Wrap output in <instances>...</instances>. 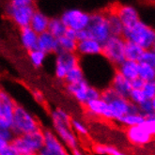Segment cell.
Instances as JSON below:
<instances>
[{
	"mask_svg": "<svg viewBox=\"0 0 155 155\" xmlns=\"http://www.w3.org/2000/svg\"><path fill=\"white\" fill-rule=\"evenodd\" d=\"M51 121L53 131L70 151L79 149V137L71 129V117L66 110L59 107L54 109Z\"/></svg>",
	"mask_w": 155,
	"mask_h": 155,
	"instance_id": "obj_1",
	"label": "cell"
},
{
	"mask_svg": "<svg viewBox=\"0 0 155 155\" xmlns=\"http://www.w3.org/2000/svg\"><path fill=\"white\" fill-rule=\"evenodd\" d=\"M36 10L37 6L32 0H12L6 5L7 16L20 29L29 26Z\"/></svg>",
	"mask_w": 155,
	"mask_h": 155,
	"instance_id": "obj_2",
	"label": "cell"
},
{
	"mask_svg": "<svg viewBox=\"0 0 155 155\" xmlns=\"http://www.w3.org/2000/svg\"><path fill=\"white\" fill-rule=\"evenodd\" d=\"M122 38L125 41L138 45L143 50H150L155 41V28L140 20L131 27H125Z\"/></svg>",
	"mask_w": 155,
	"mask_h": 155,
	"instance_id": "obj_3",
	"label": "cell"
},
{
	"mask_svg": "<svg viewBox=\"0 0 155 155\" xmlns=\"http://www.w3.org/2000/svg\"><path fill=\"white\" fill-rule=\"evenodd\" d=\"M40 129L42 128L38 118L25 106L17 104L12 124V131L14 135H24Z\"/></svg>",
	"mask_w": 155,
	"mask_h": 155,
	"instance_id": "obj_4",
	"label": "cell"
},
{
	"mask_svg": "<svg viewBox=\"0 0 155 155\" xmlns=\"http://www.w3.org/2000/svg\"><path fill=\"white\" fill-rule=\"evenodd\" d=\"M11 144L19 155L38 153L43 148L44 144L43 129L24 135H14Z\"/></svg>",
	"mask_w": 155,
	"mask_h": 155,
	"instance_id": "obj_5",
	"label": "cell"
},
{
	"mask_svg": "<svg viewBox=\"0 0 155 155\" xmlns=\"http://www.w3.org/2000/svg\"><path fill=\"white\" fill-rule=\"evenodd\" d=\"M87 38L94 40L101 44L104 43L111 34L109 31L105 12H96L90 13L89 23L86 28Z\"/></svg>",
	"mask_w": 155,
	"mask_h": 155,
	"instance_id": "obj_6",
	"label": "cell"
},
{
	"mask_svg": "<svg viewBox=\"0 0 155 155\" xmlns=\"http://www.w3.org/2000/svg\"><path fill=\"white\" fill-rule=\"evenodd\" d=\"M124 49L125 41L122 37L110 36L108 40L103 43L102 56L112 66L117 68L125 60Z\"/></svg>",
	"mask_w": 155,
	"mask_h": 155,
	"instance_id": "obj_7",
	"label": "cell"
},
{
	"mask_svg": "<svg viewBox=\"0 0 155 155\" xmlns=\"http://www.w3.org/2000/svg\"><path fill=\"white\" fill-rule=\"evenodd\" d=\"M65 87L67 92L83 106L90 101L101 98V90L91 86L86 79L76 84L65 85Z\"/></svg>",
	"mask_w": 155,
	"mask_h": 155,
	"instance_id": "obj_8",
	"label": "cell"
},
{
	"mask_svg": "<svg viewBox=\"0 0 155 155\" xmlns=\"http://www.w3.org/2000/svg\"><path fill=\"white\" fill-rule=\"evenodd\" d=\"M59 17L68 29L77 32L87 28L90 19V13L74 8L65 11Z\"/></svg>",
	"mask_w": 155,
	"mask_h": 155,
	"instance_id": "obj_9",
	"label": "cell"
},
{
	"mask_svg": "<svg viewBox=\"0 0 155 155\" xmlns=\"http://www.w3.org/2000/svg\"><path fill=\"white\" fill-rule=\"evenodd\" d=\"M80 65V57L76 53L58 52L54 59V76L59 81H64L67 72Z\"/></svg>",
	"mask_w": 155,
	"mask_h": 155,
	"instance_id": "obj_10",
	"label": "cell"
},
{
	"mask_svg": "<svg viewBox=\"0 0 155 155\" xmlns=\"http://www.w3.org/2000/svg\"><path fill=\"white\" fill-rule=\"evenodd\" d=\"M16 105L14 99L6 90L0 89V128L12 129Z\"/></svg>",
	"mask_w": 155,
	"mask_h": 155,
	"instance_id": "obj_11",
	"label": "cell"
},
{
	"mask_svg": "<svg viewBox=\"0 0 155 155\" xmlns=\"http://www.w3.org/2000/svg\"><path fill=\"white\" fill-rule=\"evenodd\" d=\"M113 121L117 122L120 118L127 114L140 113L138 105L131 103L128 99H124L120 96L116 97L110 103H108Z\"/></svg>",
	"mask_w": 155,
	"mask_h": 155,
	"instance_id": "obj_12",
	"label": "cell"
},
{
	"mask_svg": "<svg viewBox=\"0 0 155 155\" xmlns=\"http://www.w3.org/2000/svg\"><path fill=\"white\" fill-rule=\"evenodd\" d=\"M43 148L53 155H71V151L65 147L60 139L51 129H43Z\"/></svg>",
	"mask_w": 155,
	"mask_h": 155,
	"instance_id": "obj_13",
	"label": "cell"
},
{
	"mask_svg": "<svg viewBox=\"0 0 155 155\" xmlns=\"http://www.w3.org/2000/svg\"><path fill=\"white\" fill-rule=\"evenodd\" d=\"M84 108L87 114H88L91 117H100L104 120L113 121L109 105L102 98L88 102L87 104L84 105Z\"/></svg>",
	"mask_w": 155,
	"mask_h": 155,
	"instance_id": "obj_14",
	"label": "cell"
},
{
	"mask_svg": "<svg viewBox=\"0 0 155 155\" xmlns=\"http://www.w3.org/2000/svg\"><path fill=\"white\" fill-rule=\"evenodd\" d=\"M117 15L120 18L124 28L131 27L140 21V15L138 11L132 5H115L113 6Z\"/></svg>",
	"mask_w": 155,
	"mask_h": 155,
	"instance_id": "obj_15",
	"label": "cell"
},
{
	"mask_svg": "<svg viewBox=\"0 0 155 155\" xmlns=\"http://www.w3.org/2000/svg\"><path fill=\"white\" fill-rule=\"evenodd\" d=\"M102 50H103V44L94 40L87 39L84 41H77L76 54L80 58L101 56Z\"/></svg>",
	"mask_w": 155,
	"mask_h": 155,
	"instance_id": "obj_16",
	"label": "cell"
},
{
	"mask_svg": "<svg viewBox=\"0 0 155 155\" xmlns=\"http://www.w3.org/2000/svg\"><path fill=\"white\" fill-rule=\"evenodd\" d=\"M126 136L130 143L136 145V146H143V145L148 144L151 141L153 137V136L142 126V124L140 126L127 128Z\"/></svg>",
	"mask_w": 155,
	"mask_h": 155,
	"instance_id": "obj_17",
	"label": "cell"
},
{
	"mask_svg": "<svg viewBox=\"0 0 155 155\" xmlns=\"http://www.w3.org/2000/svg\"><path fill=\"white\" fill-rule=\"evenodd\" d=\"M109 87H110L118 96L124 99H128L131 91L133 90L131 81L124 78L120 72H117V71H115V74L111 79L110 86Z\"/></svg>",
	"mask_w": 155,
	"mask_h": 155,
	"instance_id": "obj_18",
	"label": "cell"
},
{
	"mask_svg": "<svg viewBox=\"0 0 155 155\" xmlns=\"http://www.w3.org/2000/svg\"><path fill=\"white\" fill-rule=\"evenodd\" d=\"M37 49L42 51L47 56L48 54H57L59 52L58 38L54 37L48 31L40 34Z\"/></svg>",
	"mask_w": 155,
	"mask_h": 155,
	"instance_id": "obj_19",
	"label": "cell"
},
{
	"mask_svg": "<svg viewBox=\"0 0 155 155\" xmlns=\"http://www.w3.org/2000/svg\"><path fill=\"white\" fill-rule=\"evenodd\" d=\"M19 39L22 46L27 52L37 49L39 35L33 31L29 26L21 28L19 31Z\"/></svg>",
	"mask_w": 155,
	"mask_h": 155,
	"instance_id": "obj_20",
	"label": "cell"
},
{
	"mask_svg": "<svg viewBox=\"0 0 155 155\" xmlns=\"http://www.w3.org/2000/svg\"><path fill=\"white\" fill-rule=\"evenodd\" d=\"M49 20H50V17H48L43 12L37 8L32 15L29 27L38 35L42 34L44 32H46L48 29Z\"/></svg>",
	"mask_w": 155,
	"mask_h": 155,
	"instance_id": "obj_21",
	"label": "cell"
},
{
	"mask_svg": "<svg viewBox=\"0 0 155 155\" xmlns=\"http://www.w3.org/2000/svg\"><path fill=\"white\" fill-rule=\"evenodd\" d=\"M106 19H107V24L109 27V31H110L111 36H116V37H122V33L124 26L122 23L120 22V18L117 15L113 6L109 8L104 11Z\"/></svg>",
	"mask_w": 155,
	"mask_h": 155,
	"instance_id": "obj_22",
	"label": "cell"
},
{
	"mask_svg": "<svg viewBox=\"0 0 155 155\" xmlns=\"http://www.w3.org/2000/svg\"><path fill=\"white\" fill-rule=\"evenodd\" d=\"M116 71L129 81L138 77V62L124 60L120 66L116 68Z\"/></svg>",
	"mask_w": 155,
	"mask_h": 155,
	"instance_id": "obj_23",
	"label": "cell"
},
{
	"mask_svg": "<svg viewBox=\"0 0 155 155\" xmlns=\"http://www.w3.org/2000/svg\"><path fill=\"white\" fill-rule=\"evenodd\" d=\"M66 30H67V27L63 24L59 16H54V17L50 18L47 31L51 33L54 37H56L58 39L60 38L61 36L65 34Z\"/></svg>",
	"mask_w": 155,
	"mask_h": 155,
	"instance_id": "obj_24",
	"label": "cell"
},
{
	"mask_svg": "<svg viewBox=\"0 0 155 155\" xmlns=\"http://www.w3.org/2000/svg\"><path fill=\"white\" fill-rule=\"evenodd\" d=\"M144 51L145 50H143L138 45L130 41H125V49H124L125 60L139 62Z\"/></svg>",
	"mask_w": 155,
	"mask_h": 155,
	"instance_id": "obj_25",
	"label": "cell"
},
{
	"mask_svg": "<svg viewBox=\"0 0 155 155\" xmlns=\"http://www.w3.org/2000/svg\"><path fill=\"white\" fill-rule=\"evenodd\" d=\"M145 121V116L141 113L137 114H127L123 116L117 123H120L126 128H130V127H135V126H140Z\"/></svg>",
	"mask_w": 155,
	"mask_h": 155,
	"instance_id": "obj_26",
	"label": "cell"
},
{
	"mask_svg": "<svg viewBox=\"0 0 155 155\" xmlns=\"http://www.w3.org/2000/svg\"><path fill=\"white\" fill-rule=\"evenodd\" d=\"M92 150L97 155H126L115 146L107 144H95L92 147Z\"/></svg>",
	"mask_w": 155,
	"mask_h": 155,
	"instance_id": "obj_27",
	"label": "cell"
},
{
	"mask_svg": "<svg viewBox=\"0 0 155 155\" xmlns=\"http://www.w3.org/2000/svg\"><path fill=\"white\" fill-rule=\"evenodd\" d=\"M58 48L59 52H66V53H76L77 47V41L68 37L66 35L61 36L58 39Z\"/></svg>",
	"mask_w": 155,
	"mask_h": 155,
	"instance_id": "obj_28",
	"label": "cell"
},
{
	"mask_svg": "<svg viewBox=\"0 0 155 155\" xmlns=\"http://www.w3.org/2000/svg\"><path fill=\"white\" fill-rule=\"evenodd\" d=\"M83 80H85V74L81 66L79 65V66H76L74 68L71 69L67 72V75L63 82L65 83V85H71V84L79 83V82Z\"/></svg>",
	"mask_w": 155,
	"mask_h": 155,
	"instance_id": "obj_29",
	"label": "cell"
},
{
	"mask_svg": "<svg viewBox=\"0 0 155 155\" xmlns=\"http://www.w3.org/2000/svg\"><path fill=\"white\" fill-rule=\"evenodd\" d=\"M28 58L34 68H41L47 58V54L39 49H35L28 52Z\"/></svg>",
	"mask_w": 155,
	"mask_h": 155,
	"instance_id": "obj_30",
	"label": "cell"
},
{
	"mask_svg": "<svg viewBox=\"0 0 155 155\" xmlns=\"http://www.w3.org/2000/svg\"><path fill=\"white\" fill-rule=\"evenodd\" d=\"M138 77L144 82L155 80V71L143 62H138Z\"/></svg>",
	"mask_w": 155,
	"mask_h": 155,
	"instance_id": "obj_31",
	"label": "cell"
},
{
	"mask_svg": "<svg viewBox=\"0 0 155 155\" xmlns=\"http://www.w3.org/2000/svg\"><path fill=\"white\" fill-rule=\"evenodd\" d=\"M71 126L72 131L78 136V137H87L88 135V129L86 126L84 122H82L79 120H75V118H71Z\"/></svg>",
	"mask_w": 155,
	"mask_h": 155,
	"instance_id": "obj_32",
	"label": "cell"
},
{
	"mask_svg": "<svg viewBox=\"0 0 155 155\" xmlns=\"http://www.w3.org/2000/svg\"><path fill=\"white\" fill-rule=\"evenodd\" d=\"M141 90H142L146 100L151 101V100L155 97V80L150 81V82H145V84Z\"/></svg>",
	"mask_w": 155,
	"mask_h": 155,
	"instance_id": "obj_33",
	"label": "cell"
},
{
	"mask_svg": "<svg viewBox=\"0 0 155 155\" xmlns=\"http://www.w3.org/2000/svg\"><path fill=\"white\" fill-rule=\"evenodd\" d=\"M139 62H143L145 64L150 66L155 71V53L151 50H145Z\"/></svg>",
	"mask_w": 155,
	"mask_h": 155,
	"instance_id": "obj_34",
	"label": "cell"
},
{
	"mask_svg": "<svg viewBox=\"0 0 155 155\" xmlns=\"http://www.w3.org/2000/svg\"><path fill=\"white\" fill-rule=\"evenodd\" d=\"M128 100H129L131 103H133V104H134L136 105H139L143 102L147 101L141 89L140 90H138V89H133L131 91V93H130V96H129Z\"/></svg>",
	"mask_w": 155,
	"mask_h": 155,
	"instance_id": "obj_35",
	"label": "cell"
},
{
	"mask_svg": "<svg viewBox=\"0 0 155 155\" xmlns=\"http://www.w3.org/2000/svg\"><path fill=\"white\" fill-rule=\"evenodd\" d=\"M13 137H14V134L12 133V129L0 128V139H2L8 143H11Z\"/></svg>",
	"mask_w": 155,
	"mask_h": 155,
	"instance_id": "obj_36",
	"label": "cell"
},
{
	"mask_svg": "<svg viewBox=\"0 0 155 155\" xmlns=\"http://www.w3.org/2000/svg\"><path fill=\"white\" fill-rule=\"evenodd\" d=\"M139 107V111L142 115L146 116V115H148V114H150L153 112V109H152V105H151V102L150 101H145L143 102L141 104L138 105Z\"/></svg>",
	"mask_w": 155,
	"mask_h": 155,
	"instance_id": "obj_37",
	"label": "cell"
},
{
	"mask_svg": "<svg viewBox=\"0 0 155 155\" xmlns=\"http://www.w3.org/2000/svg\"><path fill=\"white\" fill-rule=\"evenodd\" d=\"M32 97L38 104H43L45 102V97L44 94L39 89H34L32 91Z\"/></svg>",
	"mask_w": 155,
	"mask_h": 155,
	"instance_id": "obj_38",
	"label": "cell"
},
{
	"mask_svg": "<svg viewBox=\"0 0 155 155\" xmlns=\"http://www.w3.org/2000/svg\"><path fill=\"white\" fill-rule=\"evenodd\" d=\"M0 155H19L17 152V150H15V148L13 147V146L8 143L6 148L1 151V153H0Z\"/></svg>",
	"mask_w": 155,
	"mask_h": 155,
	"instance_id": "obj_39",
	"label": "cell"
},
{
	"mask_svg": "<svg viewBox=\"0 0 155 155\" xmlns=\"http://www.w3.org/2000/svg\"><path fill=\"white\" fill-rule=\"evenodd\" d=\"M144 84H145V82L143 80H141L139 77H137V78L134 79L133 81H131V85H132V88L133 89H138V90H140V89H142Z\"/></svg>",
	"mask_w": 155,
	"mask_h": 155,
	"instance_id": "obj_40",
	"label": "cell"
},
{
	"mask_svg": "<svg viewBox=\"0 0 155 155\" xmlns=\"http://www.w3.org/2000/svg\"><path fill=\"white\" fill-rule=\"evenodd\" d=\"M145 121L148 122V123L155 125V112H152L150 114L146 115L145 116Z\"/></svg>",
	"mask_w": 155,
	"mask_h": 155,
	"instance_id": "obj_41",
	"label": "cell"
},
{
	"mask_svg": "<svg viewBox=\"0 0 155 155\" xmlns=\"http://www.w3.org/2000/svg\"><path fill=\"white\" fill-rule=\"evenodd\" d=\"M38 155H53L51 152H49L47 150H45L44 148H42L39 152H38Z\"/></svg>",
	"mask_w": 155,
	"mask_h": 155,
	"instance_id": "obj_42",
	"label": "cell"
},
{
	"mask_svg": "<svg viewBox=\"0 0 155 155\" xmlns=\"http://www.w3.org/2000/svg\"><path fill=\"white\" fill-rule=\"evenodd\" d=\"M71 155H85V154L83 153V151H82L80 149H76L74 150L71 151Z\"/></svg>",
	"mask_w": 155,
	"mask_h": 155,
	"instance_id": "obj_43",
	"label": "cell"
},
{
	"mask_svg": "<svg viewBox=\"0 0 155 155\" xmlns=\"http://www.w3.org/2000/svg\"><path fill=\"white\" fill-rule=\"evenodd\" d=\"M8 144V142L4 141V140H2V139H0V153H1V151L6 148V146H7Z\"/></svg>",
	"mask_w": 155,
	"mask_h": 155,
	"instance_id": "obj_44",
	"label": "cell"
},
{
	"mask_svg": "<svg viewBox=\"0 0 155 155\" xmlns=\"http://www.w3.org/2000/svg\"><path fill=\"white\" fill-rule=\"evenodd\" d=\"M151 105H152V109H153V112H155V97L151 100Z\"/></svg>",
	"mask_w": 155,
	"mask_h": 155,
	"instance_id": "obj_45",
	"label": "cell"
},
{
	"mask_svg": "<svg viewBox=\"0 0 155 155\" xmlns=\"http://www.w3.org/2000/svg\"><path fill=\"white\" fill-rule=\"evenodd\" d=\"M152 52H154L155 53V41H154V42H153V44H152V47H151V49H150Z\"/></svg>",
	"mask_w": 155,
	"mask_h": 155,
	"instance_id": "obj_46",
	"label": "cell"
},
{
	"mask_svg": "<svg viewBox=\"0 0 155 155\" xmlns=\"http://www.w3.org/2000/svg\"><path fill=\"white\" fill-rule=\"evenodd\" d=\"M26 155H38V153H33V154H26Z\"/></svg>",
	"mask_w": 155,
	"mask_h": 155,
	"instance_id": "obj_47",
	"label": "cell"
}]
</instances>
